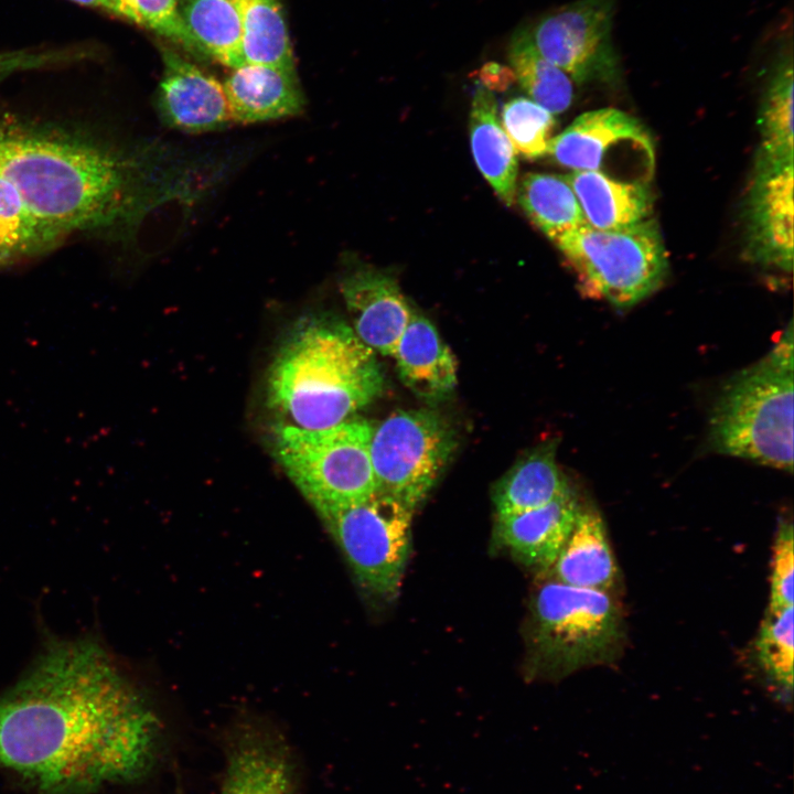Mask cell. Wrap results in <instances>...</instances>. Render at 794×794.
Returning a JSON list of instances; mask_svg holds the SVG:
<instances>
[{
  "mask_svg": "<svg viewBox=\"0 0 794 794\" xmlns=\"http://www.w3.org/2000/svg\"><path fill=\"white\" fill-rule=\"evenodd\" d=\"M384 376L375 353L329 314L298 320L267 376V404L280 425L320 430L339 425L377 398Z\"/></svg>",
  "mask_w": 794,
  "mask_h": 794,
  "instance_id": "obj_3",
  "label": "cell"
},
{
  "mask_svg": "<svg viewBox=\"0 0 794 794\" xmlns=\"http://www.w3.org/2000/svg\"><path fill=\"white\" fill-rule=\"evenodd\" d=\"M615 0H576L528 25L540 54L578 84L612 83L620 60L612 39Z\"/></svg>",
  "mask_w": 794,
  "mask_h": 794,
  "instance_id": "obj_11",
  "label": "cell"
},
{
  "mask_svg": "<svg viewBox=\"0 0 794 794\" xmlns=\"http://www.w3.org/2000/svg\"><path fill=\"white\" fill-rule=\"evenodd\" d=\"M794 607L768 610L755 643L759 664L781 688L792 691L794 663Z\"/></svg>",
  "mask_w": 794,
  "mask_h": 794,
  "instance_id": "obj_30",
  "label": "cell"
},
{
  "mask_svg": "<svg viewBox=\"0 0 794 794\" xmlns=\"http://www.w3.org/2000/svg\"><path fill=\"white\" fill-rule=\"evenodd\" d=\"M67 58L64 53L6 52L0 53V81L9 75L58 63Z\"/></svg>",
  "mask_w": 794,
  "mask_h": 794,
  "instance_id": "obj_33",
  "label": "cell"
},
{
  "mask_svg": "<svg viewBox=\"0 0 794 794\" xmlns=\"http://www.w3.org/2000/svg\"><path fill=\"white\" fill-rule=\"evenodd\" d=\"M219 794H299L296 754L280 730L260 717L235 720L223 739Z\"/></svg>",
  "mask_w": 794,
  "mask_h": 794,
  "instance_id": "obj_12",
  "label": "cell"
},
{
  "mask_svg": "<svg viewBox=\"0 0 794 794\" xmlns=\"http://www.w3.org/2000/svg\"><path fill=\"white\" fill-rule=\"evenodd\" d=\"M525 640L528 675L561 679L616 661L625 643V626L610 592L549 578L533 593Z\"/></svg>",
  "mask_w": 794,
  "mask_h": 794,
  "instance_id": "obj_5",
  "label": "cell"
},
{
  "mask_svg": "<svg viewBox=\"0 0 794 794\" xmlns=\"http://www.w3.org/2000/svg\"><path fill=\"white\" fill-rule=\"evenodd\" d=\"M555 244L577 272L582 290L619 309L652 294L668 272L664 240L653 218L615 229L587 224Z\"/></svg>",
  "mask_w": 794,
  "mask_h": 794,
  "instance_id": "obj_7",
  "label": "cell"
},
{
  "mask_svg": "<svg viewBox=\"0 0 794 794\" xmlns=\"http://www.w3.org/2000/svg\"><path fill=\"white\" fill-rule=\"evenodd\" d=\"M478 83L490 92H503L515 81L511 67L496 62L485 63L478 72Z\"/></svg>",
  "mask_w": 794,
  "mask_h": 794,
  "instance_id": "obj_34",
  "label": "cell"
},
{
  "mask_svg": "<svg viewBox=\"0 0 794 794\" xmlns=\"http://www.w3.org/2000/svg\"><path fill=\"white\" fill-rule=\"evenodd\" d=\"M793 326L772 350L721 388L709 418L719 453L793 471Z\"/></svg>",
  "mask_w": 794,
  "mask_h": 794,
  "instance_id": "obj_4",
  "label": "cell"
},
{
  "mask_svg": "<svg viewBox=\"0 0 794 794\" xmlns=\"http://www.w3.org/2000/svg\"><path fill=\"white\" fill-rule=\"evenodd\" d=\"M182 44L225 66H240L242 13L237 0H183L178 9Z\"/></svg>",
  "mask_w": 794,
  "mask_h": 794,
  "instance_id": "obj_23",
  "label": "cell"
},
{
  "mask_svg": "<svg viewBox=\"0 0 794 794\" xmlns=\"http://www.w3.org/2000/svg\"><path fill=\"white\" fill-rule=\"evenodd\" d=\"M373 427L367 419L351 417L320 430L280 423L275 428V455L315 512L376 492L369 452Z\"/></svg>",
  "mask_w": 794,
  "mask_h": 794,
  "instance_id": "obj_6",
  "label": "cell"
},
{
  "mask_svg": "<svg viewBox=\"0 0 794 794\" xmlns=\"http://www.w3.org/2000/svg\"><path fill=\"white\" fill-rule=\"evenodd\" d=\"M394 357L401 382L422 400L439 401L453 391L455 358L426 316L411 311Z\"/></svg>",
  "mask_w": 794,
  "mask_h": 794,
  "instance_id": "obj_18",
  "label": "cell"
},
{
  "mask_svg": "<svg viewBox=\"0 0 794 794\" xmlns=\"http://www.w3.org/2000/svg\"><path fill=\"white\" fill-rule=\"evenodd\" d=\"M116 13L182 43L178 0H111Z\"/></svg>",
  "mask_w": 794,
  "mask_h": 794,
  "instance_id": "obj_32",
  "label": "cell"
},
{
  "mask_svg": "<svg viewBox=\"0 0 794 794\" xmlns=\"http://www.w3.org/2000/svg\"><path fill=\"white\" fill-rule=\"evenodd\" d=\"M457 441L451 423L434 410L394 411L372 431L376 491L415 511L448 465Z\"/></svg>",
  "mask_w": 794,
  "mask_h": 794,
  "instance_id": "obj_9",
  "label": "cell"
},
{
  "mask_svg": "<svg viewBox=\"0 0 794 794\" xmlns=\"http://www.w3.org/2000/svg\"><path fill=\"white\" fill-rule=\"evenodd\" d=\"M340 292L357 337L374 352L394 356L412 311L396 280L358 265L342 276Z\"/></svg>",
  "mask_w": 794,
  "mask_h": 794,
  "instance_id": "obj_14",
  "label": "cell"
},
{
  "mask_svg": "<svg viewBox=\"0 0 794 794\" xmlns=\"http://www.w3.org/2000/svg\"><path fill=\"white\" fill-rule=\"evenodd\" d=\"M414 512L376 491L365 500L316 513L361 589L374 600L389 602L400 591L410 555Z\"/></svg>",
  "mask_w": 794,
  "mask_h": 794,
  "instance_id": "obj_8",
  "label": "cell"
},
{
  "mask_svg": "<svg viewBox=\"0 0 794 794\" xmlns=\"http://www.w3.org/2000/svg\"><path fill=\"white\" fill-rule=\"evenodd\" d=\"M470 140L482 175L506 204L513 205L517 189V159L497 117L492 92L476 83L470 111Z\"/></svg>",
  "mask_w": 794,
  "mask_h": 794,
  "instance_id": "obj_22",
  "label": "cell"
},
{
  "mask_svg": "<svg viewBox=\"0 0 794 794\" xmlns=\"http://www.w3.org/2000/svg\"><path fill=\"white\" fill-rule=\"evenodd\" d=\"M545 573L564 584L610 592L616 582L618 569L604 522L597 509L580 506L567 540Z\"/></svg>",
  "mask_w": 794,
  "mask_h": 794,
  "instance_id": "obj_19",
  "label": "cell"
},
{
  "mask_svg": "<svg viewBox=\"0 0 794 794\" xmlns=\"http://www.w3.org/2000/svg\"><path fill=\"white\" fill-rule=\"evenodd\" d=\"M579 508L571 492L538 508L495 515L493 538L523 566L545 573L567 540Z\"/></svg>",
  "mask_w": 794,
  "mask_h": 794,
  "instance_id": "obj_16",
  "label": "cell"
},
{
  "mask_svg": "<svg viewBox=\"0 0 794 794\" xmlns=\"http://www.w3.org/2000/svg\"><path fill=\"white\" fill-rule=\"evenodd\" d=\"M242 13L240 66L294 69L287 24L278 0H237Z\"/></svg>",
  "mask_w": 794,
  "mask_h": 794,
  "instance_id": "obj_27",
  "label": "cell"
},
{
  "mask_svg": "<svg viewBox=\"0 0 794 794\" xmlns=\"http://www.w3.org/2000/svg\"><path fill=\"white\" fill-rule=\"evenodd\" d=\"M64 238L35 218L0 174V267L44 254Z\"/></svg>",
  "mask_w": 794,
  "mask_h": 794,
  "instance_id": "obj_28",
  "label": "cell"
},
{
  "mask_svg": "<svg viewBox=\"0 0 794 794\" xmlns=\"http://www.w3.org/2000/svg\"><path fill=\"white\" fill-rule=\"evenodd\" d=\"M791 521H782L773 545L769 610L791 608L794 600V536Z\"/></svg>",
  "mask_w": 794,
  "mask_h": 794,
  "instance_id": "obj_31",
  "label": "cell"
},
{
  "mask_svg": "<svg viewBox=\"0 0 794 794\" xmlns=\"http://www.w3.org/2000/svg\"><path fill=\"white\" fill-rule=\"evenodd\" d=\"M233 124H257L300 115L305 99L294 69L266 65L233 68L223 84Z\"/></svg>",
  "mask_w": 794,
  "mask_h": 794,
  "instance_id": "obj_17",
  "label": "cell"
},
{
  "mask_svg": "<svg viewBox=\"0 0 794 794\" xmlns=\"http://www.w3.org/2000/svg\"><path fill=\"white\" fill-rule=\"evenodd\" d=\"M556 126L555 115L526 97L508 100L502 110V128L515 153L525 159L548 153Z\"/></svg>",
  "mask_w": 794,
  "mask_h": 794,
  "instance_id": "obj_29",
  "label": "cell"
},
{
  "mask_svg": "<svg viewBox=\"0 0 794 794\" xmlns=\"http://www.w3.org/2000/svg\"><path fill=\"white\" fill-rule=\"evenodd\" d=\"M150 150L130 151L0 119V174L32 215L63 238L122 236L178 196Z\"/></svg>",
  "mask_w": 794,
  "mask_h": 794,
  "instance_id": "obj_2",
  "label": "cell"
},
{
  "mask_svg": "<svg viewBox=\"0 0 794 794\" xmlns=\"http://www.w3.org/2000/svg\"><path fill=\"white\" fill-rule=\"evenodd\" d=\"M161 723L95 640L52 641L0 695V772L28 794H98L146 781Z\"/></svg>",
  "mask_w": 794,
  "mask_h": 794,
  "instance_id": "obj_1",
  "label": "cell"
},
{
  "mask_svg": "<svg viewBox=\"0 0 794 794\" xmlns=\"http://www.w3.org/2000/svg\"><path fill=\"white\" fill-rule=\"evenodd\" d=\"M793 170L791 162L755 159L743 208L749 259L791 272L793 268Z\"/></svg>",
  "mask_w": 794,
  "mask_h": 794,
  "instance_id": "obj_13",
  "label": "cell"
},
{
  "mask_svg": "<svg viewBox=\"0 0 794 794\" xmlns=\"http://www.w3.org/2000/svg\"><path fill=\"white\" fill-rule=\"evenodd\" d=\"M72 1L78 2L81 4H85V6L101 7V8H106L110 11L116 12V8L111 0H72Z\"/></svg>",
  "mask_w": 794,
  "mask_h": 794,
  "instance_id": "obj_35",
  "label": "cell"
},
{
  "mask_svg": "<svg viewBox=\"0 0 794 794\" xmlns=\"http://www.w3.org/2000/svg\"><path fill=\"white\" fill-rule=\"evenodd\" d=\"M564 178L591 227L615 229L650 218L654 202L650 182L618 180L596 171H571Z\"/></svg>",
  "mask_w": 794,
  "mask_h": 794,
  "instance_id": "obj_20",
  "label": "cell"
},
{
  "mask_svg": "<svg viewBox=\"0 0 794 794\" xmlns=\"http://www.w3.org/2000/svg\"><path fill=\"white\" fill-rule=\"evenodd\" d=\"M793 82L792 54H783L761 100L758 120L761 142L755 159L794 161Z\"/></svg>",
  "mask_w": 794,
  "mask_h": 794,
  "instance_id": "obj_26",
  "label": "cell"
},
{
  "mask_svg": "<svg viewBox=\"0 0 794 794\" xmlns=\"http://www.w3.org/2000/svg\"><path fill=\"white\" fill-rule=\"evenodd\" d=\"M548 154L572 171H596L623 181L650 182L655 162L650 131L633 116L611 107L578 116L551 139Z\"/></svg>",
  "mask_w": 794,
  "mask_h": 794,
  "instance_id": "obj_10",
  "label": "cell"
},
{
  "mask_svg": "<svg viewBox=\"0 0 794 794\" xmlns=\"http://www.w3.org/2000/svg\"><path fill=\"white\" fill-rule=\"evenodd\" d=\"M157 108L165 126L196 133L233 124L223 84L174 52H164Z\"/></svg>",
  "mask_w": 794,
  "mask_h": 794,
  "instance_id": "obj_15",
  "label": "cell"
},
{
  "mask_svg": "<svg viewBox=\"0 0 794 794\" xmlns=\"http://www.w3.org/2000/svg\"><path fill=\"white\" fill-rule=\"evenodd\" d=\"M516 198L530 222L554 243L587 225L578 198L564 176L526 173L517 185Z\"/></svg>",
  "mask_w": 794,
  "mask_h": 794,
  "instance_id": "obj_24",
  "label": "cell"
},
{
  "mask_svg": "<svg viewBox=\"0 0 794 794\" xmlns=\"http://www.w3.org/2000/svg\"><path fill=\"white\" fill-rule=\"evenodd\" d=\"M556 452L557 441L548 440L514 463L493 487L495 515L538 508L571 493Z\"/></svg>",
  "mask_w": 794,
  "mask_h": 794,
  "instance_id": "obj_21",
  "label": "cell"
},
{
  "mask_svg": "<svg viewBox=\"0 0 794 794\" xmlns=\"http://www.w3.org/2000/svg\"><path fill=\"white\" fill-rule=\"evenodd\" d=\"M511 68L529 99L552 115L566 111L573 98L571 78L545 58L534 44L528 26L517 28L507 47Z\"/></svg>",
  "mask_w": 794,
  "mask_h": 794,
  "instance_id": "obj_25",
  "label": "cell"
}]
</instances>
